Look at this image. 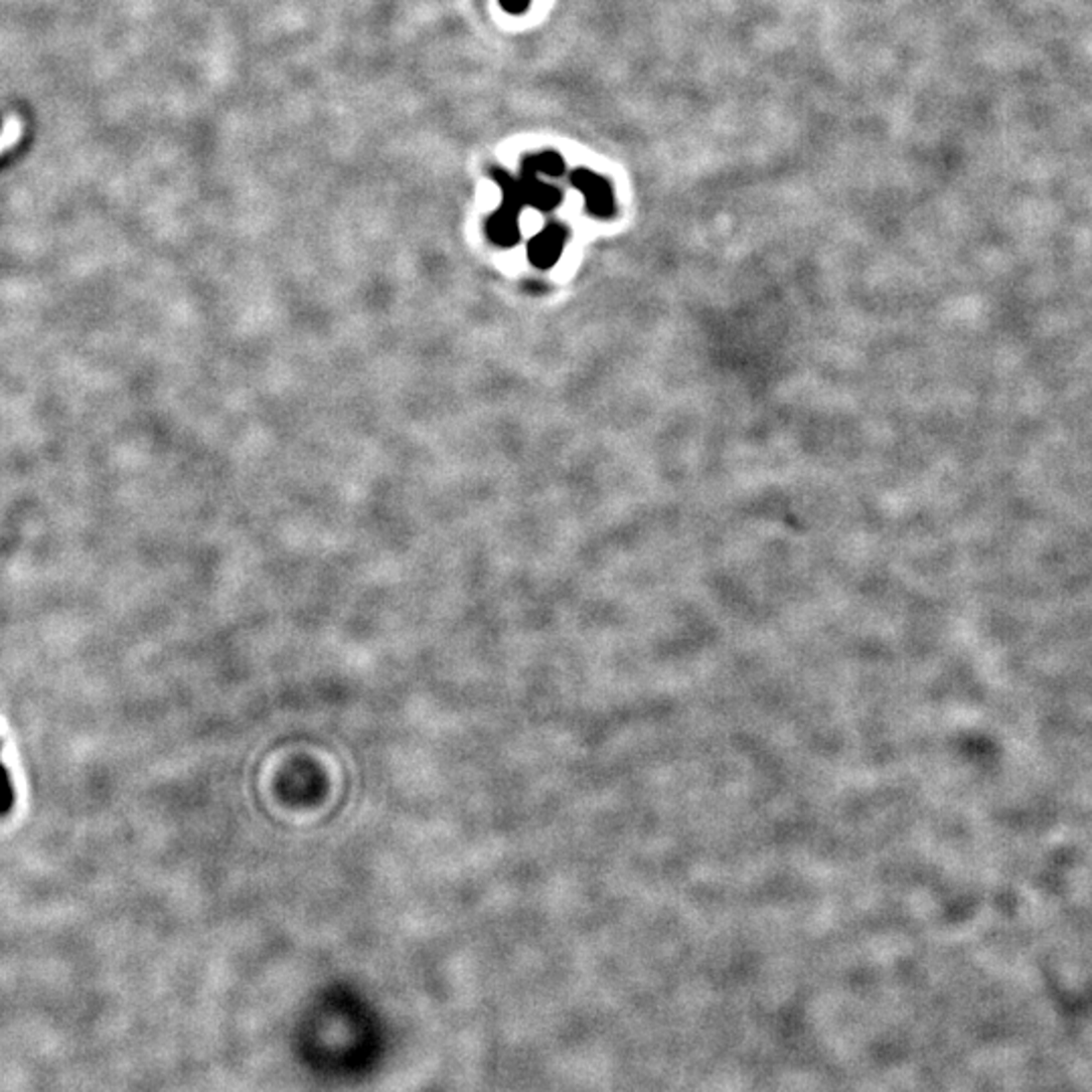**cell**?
<instances>
[{
    "label": "cell",
    "instance_id": "cell-2",
    "mask_svg": "<svg viewBox=\"0 0 1092 1092\" xmlns=\"http://www.w3.org/2000/svg\"><path fill=\"white\" fill-rule=\"evenodd\" d=\"M565 238H567V231L561 225H551L542 233H538L532 240L530 250H528V256H530L532 264H536L538 268L553 266L557 262V258L561 256Z\"/></svg>",
    "mask_w": 1092,
    "mask_h": 1092
},
{
    "label": "cell",
    "instance_id": "cell-1",
    "mask_svg": "<svg viewBox=\"0 0 1092 1092\" xmlns=\"http://www.w3.org/2000/svg\"><path fill=\"white\" fill-rule=\"evenodd\" d=\"M571 182L585 194L587 210L591 214L609 216L613 212V194L607 180L589 170H577L571 174Z\"/></svg>",
    "mask_w": 1092,
    "mask_h": 1092
},
{
    "label": "cell",
    "instance_id": "cell-3",
    "mask_svg": "<svg viewBox=\"0 0 1092 1092\" xmlns=\"http://www.w3.org/2000/svg\"><path fill=\"white\" fill-rule=\"evenodd\" d=\"M488 233L498 246H512L520 236L518 233V214H514V212L500 206L498 212L490 218Z\"/></svg>",
    "mask_w": 1092,
    "mask_h": 1092
},
{
    "label": "cell",
    "instance_id": "cell-6",
    "mask_svg": "<svg viewBox=\"0 0 1092 1092\" xmlns=\"http://www.w3.org/2000/svg\"><path fill=\"white\" fill-rule=\"evenodd\" d=\"M500 5L510 15H522L528 9L530 0H500Z\"/></svg>",
    "mask_w": 1092,
    "mask_h": 1092
},
{
    "label": "cell",
    "instance_id": "cell-4",
    "mask_svg": "<svg viewBox=\"0 0 1092 1092\" xmlns=\"http://www.w3.org/2000/svg\"><path fill=\"white\" fill-rule=\"evenodd\" d=\"M524 166H528L536 174H547V176H559L565 170L563 158L559 154H555V152H542V154L530 156V158H526Z\"/></svg>",
    "mask_w": 1092,
    "mask_h": 1092
},
{
    "label": "cell",
    "instance_id": "cell-5",
    "mask_svg": "<svg viewBox=\"0 0 1092 1092\" xmlns=\"http://www.w3.org/2000/svg\"><path fill=\"white\" fill-rule=\"evenodd\" d=\"M21 136H23V122H21V118L11 116L5 122L3 132H0V154H3L5 150H9L13 144H17Z\"/></svg>",
    "mask_w": 1092,
    "mask_h": 1092
}]
</instances>
